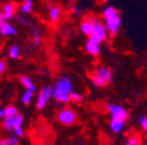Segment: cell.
<instances>
[{"instance_id":"obj_1","label":"cell","mask_w":147,"mask_h":145,"mask_svg":"<svg viewBox=\"0 0 147 145\" xmlns=\"http://www.w3.org/2000/svg\"><path fill=\"white\" fill-rule=\"evenodd\" d=\"M103 19H104V26L110 34H117L121 26V16L119 11L113 6H106L103 11Z\"/></svg>"},{"instance_id":"obj_2","label":"cell","mask_w":147,"mask_h":145,"mask_svg":"<svg viewBox=\"0 0 147 145\" xmlns=\"http://www.w3.org/2000/svg\"><path fill=\"white\" fill-rule=\"evenodd\" d=\"M71 92H72V82L67 77H62L53 86V98L59 103L69 102Z\"/></svg>"},{"instance_id":"obj_3","label":"cell","mask_w":147,"mask_h":145,"mask_svg":"<svg viewBox=\"0 0 147 145\" xmlns=\"http://www.w3.org/2000/svg\"><path fill=\"white\" fill-rule=\"evenodd\" d=\"M112 79V71L107 66H99L94 71L91 76V81L96 87H104L110 84Z\"/></svg>"},{"instance_id":"obj_4","label":"cell","mask_w":147,"mask_h":145,"mask_svg":"<svg viewBox=\"0 0 147 145\" xmlns=\"http://www.w3.org/2000/svg\"><path fill=\"white\" fill-rule=\"evenodd\" d=\"M106 109L109 114L111 115V120H119L126 122L128 118V113L121 104H116V103H109L106 106Z\"/></svg>"},{"instance_id":"obj_5","label":"cell","mask_w":147,"mask_h":145,"mask_svg":"<svg viewBox=\"0 0 147 145\" xmlns=\"http://www.w3.org/2000/svg\"><path fill=\"white\" fill-rule=\"evenodd\" d=\"M57 121L63 125H72L77 121V114L71 108H63L56 116Z\"/></svg>"},{"instance_id":"obj_6","label":"cell","mask_w":147,"mask_h":145,"mask_svg":"<svg viewBox=\"0 0 147 145\" xmlns=\"http://www.w3.org/2000/svg\"><path fill=\"white\" fill-rule=\"evenodd\" d=\"M107 30H106V28H105V26L100 22V20L98 19L97 20V22H96V25H95V28H94V31H92V34H91V36L89 39H91V40H94V41H96L97 43H102L103 41H105L106 40V37H107Z\"/></svg>"},{"instance_id":"obj_7","label":"cell","mask_w":147,"mask_h":145,"mask_svg":"<svg viewBox=\"0 0 147 145\" xmlns=\"http://www.w3.org/2000/svg\"><path fill=\"white\" fill-rule=\"evenodd\" d=\"M51 98H53V87L51 86L43 87L38 95V101H36L38 109H43Z\"/></svg>"},{"instance_id":"obj_8","label":"cell","mask_w":147,"mask_h":145,"mask_svg":"<svg viewBox=\"0 0 147 145\" xmlns=\"http://www.w3.org/2000/svg\"><path fill=\"white\" fill-rule=\"evenodd\" d=\"M22 123H24V117L20 113L16 116L6 117L3 120V126L6 130H15V129L22 128Z\"/></svg>"},{"instance_id":"obj_9","label":"cell","mask_w":147,"mask_h":145,"mask_svg":"<svg viewBox=\"0 0 147 145\" xmlns=\"http://www.w3.org/2000/svg\"><path fill=\"white\" fill-rule=\"evenodd\" d=\"M97 20L98 19H97V17H95V16H86V17H84V19L81 21V23H80L81 31L84 35H88L90 37L91 34H92V31H94V28H95V25H96Z\"/></svg>"},{"instance_id":"obj_10","label":"cell","mask_w":147,"mask_h":145,"mask_svg":"<svg viewBox=\"0 0 147 145\" xmlns=\"http://www.w3.org/2000/svg\"><path fill=\"white\" fill-rule=\"evenodd\" d=\"M85 50H86V52L89 53V55L96 57V56L99 55V52H100V44L97 43L94 40L89 39L88 42H86V45H85Z\"/></svg>"},{"instance_id":"obj_11","label":"cell","mask_w":147,"mask_h":145,"mask_svg":"<svg viewBox=\"0 0 147 145\" xmlns=\"http://www.w3.org/2000/svg\"><path fill=\"white\" fill-rule=\"evenodd\" d=\"M16 28L11 25L7 21H4L3 23H0V34L5 35V36H14L16 35Z\"/></svg>"},{"instance_id":"obj_12","label":"cell","mask_w":147,"mask_h":145,"mask_svg":"<svg viewBox=\"0 0 147 145\" xmlns=\"http://www.w3.org/2000/svg\"><path fill=\"white\" fill-rule=\"evenodd\" d=\"M14 13H15V5L13 3H8V4L3 6L1 14H3V17H4V21H7V20L11 19V17H13Z\"/></svg>"},{"instance_id":"obj_13","label":"cell","mask_w":147,"mask_h":145,"mask_svg":"<svg viewBox=\"0 0 147 145\" xmlns=\"http://www.w3.org/2000/svg\"><path fill=\"white\" fill-rule=\"evenodd\" d=\"M125 126V122L124 121H119V120H111L110 121V129L115 134H119L124 130Z\"/></svg>"},{"instance_id":"obj_14","label":"cell","mask_w":147,"mask_h":145,"mask_svg":"<svg viewBox=\"0 0 147 145\" xmlns=\"http://www.w3.org/2000/svg\"><path fill=\"white\" fill-rule=\"evenodd\" d=\"M20 81L25 86L26 90H29V92H32V93H34L35 90H36V86H35V84L32 81V79L29 77L22 76V77H20Z\"/></svg>"},{"instance_id":"obj_15","label":"cell","mask_w":147,"mask_h":145,"mask_svg":"<svg viewBox=\"0 0 147 145\" xmlns=\"http://www.w3.org/2000/svg\"><path fill=\"white\" fill-rule=\"evenodd\" d=\"M60 16H61V9H60V7L53 6V7L49 9V20H50L53 23L57 22L59 19H60Z\"/></svg>"},{"instance_id":"obj_16","label":"cell","mask_w":147,"mask_h":145,"mask_svg":"<svg viewBox=\"0 0 147 145\" xmlns=\"http://www.w3.org/2000/svg\"><path fill=\"white\" fill-rule=\"evenodd\" d=\"M142 139L139 135H131L125 140V145H141Z\"/></svg>"},{"instance_id":"obj_17","label":"cell","mask_w":147,"mask_h":145,"mask_svg":"<svg viewBox=\"0 0 147 145\" xmlns=\"http://www.w3.org/2000/svg\"><path fill=\"white\" fill-rule=\"evenodd\" d=\"M33 9V1L32 0H26V1H24L20 6V12L22 14H28L30 13Z\"/></svg>"},{"instance_id":"obj_18","label":"cell","mask_w":147,"mask_h":145,"mask_svg":"<svg viewBox=\"0 0 147 145\" xmlns=\"http://www.w3.org/2000/svg\"><path fill=\"white\" fill-rule=\"evenodd\" d=\"M20 52H21L20 47H19V45H16V44L12 45V47L9 48V50H8L9 57H11V58H14V59H16V58H19V57H20Z\"/></svg>"},{"instance_id":"obj_19","label":"cell","mask_w":147,"mask_h":145,"mask_svg":"<svg viewBox=\"0 0 147 145\" xmlns=\"http://www.w3.org/2000/svg\"><path fill=\"white\" fill-rule=\"evenodd\" d=\"M0 145H19V138L13 136V137L0 139Z\"/></svg>"},{"instance_id":"obj_20","label":"cell","mask_w":147,"mask_h":145,"mask_svg":"<svg viewBox=\"0 0 147 145\" xmlns=\"http://www.w3.org/2000/svg\"><path fill=\"white\" fill-rule=\"evenodd\" d=\"M18 114H19V112H18L16 107H14V106H8L5 108V116L6 117H13V116H16Z\"/></svg>"},{"instance_id":"obj_21","label":"cell","mask_w":147,"mask_h":145,"mask_svg":"<svg viewBox=\"0 0 147 145\" xmlns=\"http://www.w3.org/2000/svg\"><path fill=\"white\" fill-rule=\"evenodd\" d=\"M33 94H34V93L29 92V90H26V92L22 94V96H21V101H22V103H24V104H28V103H30V101H32V99H33Z\"/></svg>"},{"instance_id":"obj_22","label":"cell","mask_w":147,"mask_h":145,"mask_svg":"<svg viewBox=\"0 0 147 145\" xmlns=\"http://www.w3.org/2000/svg\"><path fill=\"white\" fill-rule=\"evenodd\" d=\"M139 123H140V126L142 131L145 132V135L147 136V116L146 115H142L139 117Z\"/></svg>"},{"instance_id":"obj_23","label":"cell","mask_w":147,"mask_h":145,"mask_svg":"<svg viewBox=\"0 0 147 145\" xmlns=\"http://www.w3.org/2000/svg\"><path fill=\"white\" fill-rule=\"evenodd\" d=\"M83 100V96L80 94V93H77V92H72L70 93V101H75V102H81Z\"/></svg>"},{"instance_id":"obj_24","label":"cell","mask_w":147,"mask_h":145,"mask_svg":"<svg viewBox=\"0 0 147 145\" xmlns=\"http://www.w3.org/2000/svg\"><path fill=\"white\" fill-rule=\"evenodd\" d=\"M33 33H34V35H33L34 43H35L36 45H39V44H40V42H41V40H40V37H41L40 31H39V30H36V29H34V30H33Z\"/></svg>"},{"instance_id":"obj_25","label":"cell","mask_w":147,"mask_h":145,"mask_svg":"<svg viewBox=\"0 0 147 145\" xmlns=\"http://www.w3.org/2000/svg\"><path fill=\"white\" fill-rule=\"evenodd\" d=\"M13 131H14V134H15V137H24V136H25V131H24L22 128L15 129V130H13Z\"/></svg>"},{"instance_id":"obj_26","label":"cell","mask_w":147,"mask_h":145,"mask_svg":"<svg viewBox=\"0 0 147 145\" xmlns=\"http://www.w3.org/2000/svg\"><path fill=\"white\" fill-rule=\"evenodd\" d=\"M6 70V63L4 61H0V76H1Z\"/></svg>"},{"instance_id":"obj_27","label":"cell","mask_w":147,"mask_h":145,"mask_svg":"<svg viewBox=\"0 0 147 145\" xmlns=\"http://www.w3.org/2000/svg\"><path fill=\"white\" fill-rule=\"evenodd\" d=\"M5 108H0V118H5Z\"/></svg>"},{"instance_id":"obj_28","label":"cell","mask_w":147,"mask_h":145,"mask_svg":"<svg viewBox=\"0 0 147 145\" xmlns=\"http://www.w3.org/2000/svg\"><path fill=\"white\" fill-rule=\"evenodd\" d=\"M3 22H4V17H3L1 12H0V23H3Z\"/></svg>"},{"instance_id":"obj_29","label":"cell","mask_w":147,"mask_h":145,"mask_svg":"<svg viewBox=\"0 0 147 145\" xmlns=\"http://www.w3.org/2000/svg\"><path fill=\"white\" fill-rule=\"evenodd\" d=\"M77 145H84V143H78Z\"/></svg>"}]
</instances>
